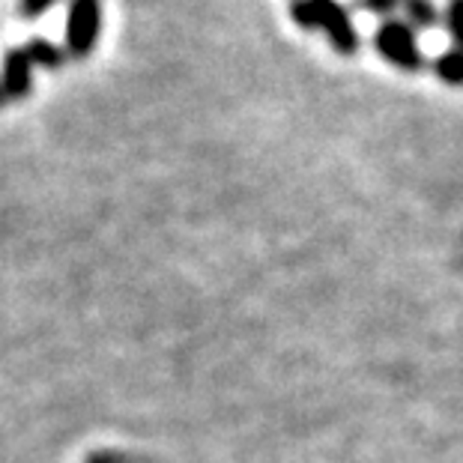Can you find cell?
<instances>
[{"mask_svg":"<svg viewBox=\"0 0 463 463\" xmlns=\"http://www.w3.org/2000/svg\"><path fill=\"white\" fill-rule=\"evenodd\" d=\"M290 18L302 31H323L332 52L341 57H353L359 52V31L350 9L341 0H290Z\"/></svg>","mask_w":463,"mask_h":463,"instance_id":"cell-1","label":"cell"},{"mask_svg":"<svg viewBox=\"0 0 463 463\" xmlns=\"http://www.w3.org/2000/svg\"><path fill=\"white\" fill-rule=\"evenodd\" d=\"M371 45L383 61L392 63L401 72H421L428 66L425 52L419 45L416 31L403 22V18H392V22H380V27L371 36Z\"/></svg>","mask_w":463,"mask_h":463,"instance_id":"cell-2","label":"cell"},{"mask_svg":"<svg viewBox=\"0 0 463 463\" xmlns=\"http://www.w3.org/2000/svg\"><path fill=\"white\" fill-rule=\"evenodd\" d=\"M102 33V0H69L63 48L69 61H87Z\"/></svg>","mask_w":463,"mask_h":463,"instance_id":"cell-3","label":"cell"},{"mask_svg":"<svg viewBox=\"0 0 463 463\" xmlns=\"http://www.w3.org/2000/svg\"><path fill=\"white\" fill-rule=\"evenodd\" d=\"M33 90V63L24 48H6L0 63V93L6 102H22Z\"/></svg>","mask_w":463,"mask_h":463,"instance_id":"cell-4","label":"cell"},{"mask_svg":"<svg viewBox=\"0 0 463 463\" xmlns=\"http://www.w3.org/2000/svg\"><path fill=\"white\" fill-rule=\"evenodd\" d=\"M24 52H27V57H31V63L39 66V69H45V72H57V69H63V63L69 61L66 48L52 43V39H45V36L27 39Z\"/></svg>","mask_w":463,"mask_h":463,"instance_id":"cell-5","label":"cell"},{"mask_svg":"<svg viewBox=\"0 0 463 463\" xmlns=\"http://www.w3.org/2000/svg\"><path fill=\"white\" fill-rule=\"evenodd\" d=\"M433 75L439 78L446 87H463V52L460 48H446L442 54H437V61H433Z\"/></svg>","mask_w":463,"mask_h":463,"instance_id":"cell-6","label":"cell"},{"mask_svg":"<svg viewBox=\"0 0 463 463\" xmlns=\"http://www.w3.org/2000/svg\"><path fill=\"white\" fill-rule=\"evenodd\" d=\"M403 18L412 31H433L439 24V9L433 0H403Z\"/></svg>","mask_w":463,"mask_h":463,"instance_id":"cell-7","label":"cell"},{"mask_svg":"<svg viewBox=\"0 0 463 463\" xmlns=\"http://www.w3.org/2000/svg\"><path fill=\"white\" fill-rule=\"evenodd\" d=\"M359 13L383 18V22H392L398 18V13H403V0H353Z\"/></svg>","mask_w":463,"mask_h":463,"instance_id":"cell-8","label":"cell"},{"mask_svg":"<svg viewBox=\"0 0 463 463\" xmlns=\"http://www.w3.org/2000/svg\"><path fill=\"white\" fill-rule=\"evenodd\" d=\"M442 18H446L451 43H455V48H460V52H463V0H449L446 15H442Z\"/></svg>","mask_w":463,"mask_h":463,"instance_id":"cell-9","label":"cell"},{"mask_svg":"<svg viewBox=\"0 0 463 463\" xmlns=\"http://www.w3.org/2000/svg\"><path fill=\"white\" fill-rule=\"evenodd\" d=\"M54 4L57 0H18V15H22L24 22H36V18L45 15Z\"/></svg>","mask_w":463,"mask_h":463,"instance_id":"cell-10","label":"cell"},{"mask_svg":"<svg viewBox=\"0 0 463 463\" xmlns=\"http://www.w3.org/2000/svg\"><path fill=\"white\" fill-rule=\"evenodd\" d=\"M4 102H6V99H4V93H0V108H4Z\"/></svg>","mask_w":463,"mask_h":463,"instance_id":"cell-11","label":"cell"}]
</instances>
